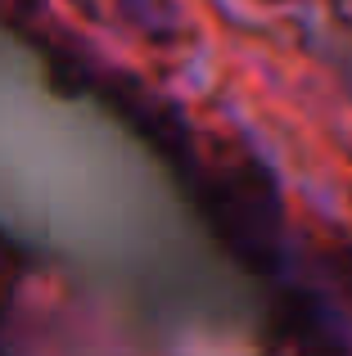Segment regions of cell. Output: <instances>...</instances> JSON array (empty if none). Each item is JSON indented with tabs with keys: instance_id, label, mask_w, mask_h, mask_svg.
I'll list each match as a JSON object with an SVG mask.
<instances>
[{
	"instance_id": "cell-1",
	"label": "cell",
	"mask_w": 352,
	"mask_h": 356,
	"mask_svg": "<svg viewBox=\"0 0 352 356\" xmlns=\"http://www.w3.org/2000/svg\"><path fill=\"white\" fill-rule=\"evenodd\" d=\"M190 194L221 248L253 275H275L285 252V208L271 172L244 149H208L194 154Z\"/></svg>"
},
{
	"instance_id": "cell-2",
	"label": "cell",
	"mask_w": 352,
	"mask_h": 356,
	"mask_svg": "<svg viewBox=\"0 0 352 356\" xmlns=\"http://www.w3.org/2000/svg\"><path fill=\"white\" fill-rule=\"evenodd\" d=\"M118 14H122L136 32L154 36V41H168V36L181 32V14L172 9V0H122Z\"/></svg>"
},
{
	"instance_id": "cell-3",
	"label": "cell",
	"mask_w": 352,
	"mask_h": 356,
	"mask_svg": "<svg viewBox=\"0 0 352 356\" xmlns=\"http://www.w3.org/2000/svg\"><path fill=\"white\" fill-rule=\"evenodd\" d=\"M41 14H45V0H0V23L23 27V32H36Z\"/></svg>"
},
{
	"instance_id": "cell-4",
	"label": "cell",
	"mask_w": 352,
	"mask_h": 356,
	"mask_svg": "<svg viewBox=\"0 0 352 356\" xmlns=\"http://www.w3.org/2000/svg\"><path fill=\"white\" fill-rule=\"evenodd\" d=\"M326 270L335 275V284L344 289V298H352V248H339L326 257Z\"/></svg>"
},
{
	"instance_id": "cell-5",
	"label": "cell",
	"mask_w": 352,
	"mask_h": 356,
	"mask_svg": "<svg viewBox=\"0 0 352 356\" xmlns=\"http://www.w3.org/2000/svg\"><path fill=\"white\" fill-rule=\"evenodd\" d=\"M5 266H9V243L0 239V270H5Z\"/></svg>"
}]
</instances>
